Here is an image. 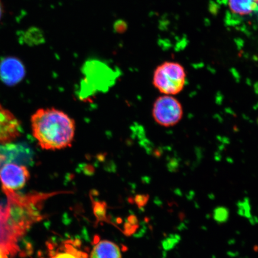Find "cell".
<instances>
[{
    "mask_svg": "<svg viewBox=\"0 0 258 258\" xmlns=\"http://www.w3.org/2000/svg\"><path fill=\"white\" fill-rule=\"evenodd\" d=\"M31 126L34 138L44 150L66 149L72 147L75 138V121L56 108L38 109L32 116Z\"/></svg>",
    "mask_w": 258,
    "mask_h": 258,
    "instance_id": "1",
    "label": "cell"
},
{
    "mask_svg": "<svg viewBox=\"0 0 258 258\" xmlns=\"http://www.w3.org/2000/svg\"><path fill=\"white\" fill-rule=\"evenodd\" d=\"M186 82V71L178 62L167 61L159 64L154 72L153 85L163 95L179 94Z\"/></svg>",
    "mask_w": 258,
    "mask_h": 258,
    "instance_id": "2",
    "label": "cell"
},
{
    "mask_svg": "<svg viewBox=\"0 0 258 258\" xmlns=\"http://www.w3.org/2000/svg\"><path fill=\"white\" fill-rule=\"evenodd\" d=\"M183 114L182 106L174 96L163 95L154 103V120L161 126H174L182 120Z\"/></svg>",
    "mask_w": 258,
    "mask_h": 258,
    "instance_id": "3",
    "label": "cell"
},
{
    "mask_svg": "<svg viewBox=\"0 0 258 258\" xmlns=\"http://www.w3.org/2000/svg\"><path fill=\"white\" fill-rule=\"evenodd\" d=\"M29 177L28 169L22 164L6 162L0 166V179L6 195L15 193L23 188Z\"/></svg>",
    "mask_w": 258,
    "mask_h": 258,
    "instance_id": "4",
    "label": "cell"
},
{
    "mask_svg": "<svg viewBox=\"0 0 258 258\" xmlns=\"http://www.w3.org/2000/svg\"><path fill=\"white\" fill-rule=\"evenodd\" d=\"M24 64L16 57H6L0 62V79L8 86H14L24 79Z\"/></svg>",
    "mask_w": 258,
    "mask_h": 258,
    "instance_id": "5",
    "label": "cell"
},
{
    "mask_svg": "<svg viewBox=\"0 0 258 258\" xmlns=\"http://www.w3.org/2000/svg\"><path fill=\"white\" fill-rule=\"evenodd\" d=\"M21 124L11 112L0 105V143H9L21 134Z\"/></svg>",
    "mask_w": 258,
    "mask_h": 258,
    "instance_id": "6",
    "label": "cell"
},
{
    "mask_svg": "<svg viewBox=\"0 0 258 258\" xmlns=\"http://www.w3.org/2000/svg\"><path fill=\"white\" fill-rule=\"evenodd\" d=\"M48 258H90V256L82 249L79 240L68 239L51 249Z\"/></svg>",
    "mask_w": 258,
    "mask_h": 258,
    "instance_id": "7",
    "label": "cell"
},
{
    "mask_svg": "<svg viewBox=\"0 0 258 258\" xmlns=\"http://www.w3.org/2000/svg\"><path fill=\"white\" fill-rule=\"evenodd\" d=\"M90 258H122L120 247L108 240L95 239Z\"/></svg>",
    "mask_w": 258,
    "mask_h": 258,
    "instance_id": "8",
    "label": "cell"
},
{
    "mask_svg": "<svg viewBox=\"0 0 258 258\" xmlns=\"http://www.w3.org/2000/svg\"><path fill=\"white\" fill-rule=\"evenodd\" d=\"M228 4L232 12L240 16L249 15L258 9V0H228Z\"/></svg>",
    "mask_w": 258,
    "mask_h": 258,
    "instance_id": "9",
    "label": "cell"
},
{
    "mask_svg": "<svg viewBox=\"0 0 258 258\" xmlns=\"http://www.w3.org/2000/svg\"><path fill=\"white\" fill-rule=\"evenodd\" d=\"M230 217L229 210L224 206H219L214 210V218L219 224H223L228 220Z\"/></svg>",
    "mask_w": 258,
    "mask_h": 258,
    "instance_id": "10",
    "label": "cell"
},
{
    "mask_svg": "<svg viewBox=\"0 0 258 258\" xmlns=\"http://www.w3.org/2000/svg\"><path fill=\"white\" fill-rule=\"evenodd\" d=\"M238 215L241 217L250 219L252 216L251 214V205L249 199L245 198L243 201L237 203Z\"/></svg>",
    "mask_w": 258,
    "mask_h": 258,
    "instance_id": "11",
    "label": "cell"
},
{
    "mask_svg": "<svg viewBox=\"0 0 258 258\" xmlns=\"http://www.w3.org/2000/svg\"><path fill=\"white\" fill-rule=\"evenodd\" d=\"M180 237L178 234H172L164 241L163 246L165 249L170 250L175 247L180 241Z\"/></svg>",
    "mask_w": 258,
    "mask_h": 258,
    "instance_id": "12",
    "label": "cell"
},
{
    "mask_svg": "<svg viewBox=\"0 0 258 258\" xmlns=\"http://www.w3.org/2000/svg\"><path fill=\"white\" fill-rule=\"evenodd\" d=\"M6 248L5 246H0V258H8L6 256Z\"/></svg>",
    "mask_w": 258,
    "mask_h": 258,
    "instance_id": "13",
    "label": "cell"
},
{
    "mask_svg": "<svg viewBox=\"0 0 258 258\" xmlns=\"http://www.w3.org/2000/svg\"><path fill=\"white\" fill-rule=\"evenodd\" d=\"M5 14V7L2 0H0V21L2 20L3 15Z\"/></svg>",
    "mask_w": 258,
    "mask_h": 258,
    "instance_id": "14",
    "label": "cell"
},
{
    "mask_svg": "<svg viewBox=\"0 0 258 258\" xmlns=\"http://www.w3.org/2000/svg\"><path fill=\"white\" fill-rule=\"evenodd\" d=\"M5 156H3V154H0V166H1V164L5 162Z\"/></svg>",
    "mask_w": 258,
    "mask_h": 258,
    "instance_id": "15",
    "label": "cell"
}]
</instances>
